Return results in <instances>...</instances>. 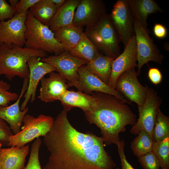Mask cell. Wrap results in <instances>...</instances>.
<instances>
[{
    "label": "cell",
    "instance_id": "26",
    "mask_svg": "<svg viewBox=\"0 0 169 169\" xmlns=\"http://www.w3.org/2000/svg\"><path fill=\"white\" fill-rule=\"evenodd\" d=\"M57 10L55 4L51 0H39L29 10L37 20L48 26Z\"/></svg>",
    "mask_w": 169,
    "mask_h": 169
},
{
    "label": "cell",
    "instance_id": "42",
    "mask_svg": "<svg viewBox=\"0 0 169 169\" xmlns=\"http://www.w3.org/2000/svg\"><path fill=\"white\" fill-rule=\"evenodd\" d=\"M2 144L0 141V150L2 149Z\"/></svg>",
    "mask_w": 169,
    "mask_h": 169
},
{
    "label": "cell",
    "instance_id": "3",
    "mask_svg": "<svg viewBox=\"0 0 169 169\" xmlns=\"http://www.w3.org/2000/svg\"><path fill=\"white\" fill-rule=\"evenodd\" d=\"M46 56V53L42 50L3 44L0 46V75H4L10 80L16 76L24 79L28 78V60L33 57Z\"/></svg>",
    "mask_w": 169,
    "mask_h": 169
},
{
    "label": "cell",
    "instance_id": "35",
    "mask_svg": "<svg viewBox=\"0 0 169 169\" xmlns=\"http://www.w3.org/2000/svg\"><path fill=\"white\" fill-rule=\"evenodd\" d=\"M125 146V142L123 140H121L117 145L121 162V169H135L126 159L124 151Z\"/></svg>",
    "mask_w": 169,
    "mask_h": 169
},
{
    "label": "cell",
    "instance_id": "41",
    "mask_svg": "<svg viewBox=\"0 0 169 169\" xmlns=\"http://www.w3.org/2000/svg\"><path fill=\"white\" fill-rule=\"evenodd\" d=\"M0 169H3V164L1 159L0 157Z\"/></svg>",
    "mask_w": 169,
    "mask_h": 169
},
{
    "label": "cell",
    "instance_id": "5",
    "mask_svg": "<svg viewBox=\"0 0 169 169\" xmlns=\"http://www.w3.org/2000/svg\"><path fill=\"white\" fill-rule=\"evenodd\" d=\"M84 32L104 55L115 59L120 54L121 40L110 14L106 13L96 25L86 27Z\"/></svg>",
    "mask_w": 169,
    "mask_h": 169
},
{
    "label": "cell",
    "instance_id": "27",
    "mask_svg": "<svg viewBox=\"0 0 169 169\" xmlns=\"http://www.w3.org/2000/svg\"><path fill=\"white\" fill-rule=\"evenodd\" d=\"M131 141L130 147L137 158L152 151L154 140L145 131H140Z\"/></svg>",
    "mask_w": 169,
    "mask_h": 169
},
{
    "label": "cell",
    "instance_id": "15",
    "mask_svg": "<svg viewBox=\"0 0 169 169\" xmlns=\"http://www.w3.org/2000/svg\"><path fill=\"white\" fill-rule=\"evenodd\" d=\"M40 60L53 66L58 73L68 80V83H74L78 80V69L88 63L71 55L66 51L59 55L41 58Z\"/></svg>",
    "mask_w": 169,
    "mask_h": 169
},
{
    "label": "cell",
    "instance_id": "33",
    "mask_svg": "<svg viewBox=\"0 0 169 169\" xmlns=\"http://www.w3.org/2000/svg\"><path fill=\"white\" fill-rule=\"evenodd\" d=\"M16 14L15 8L5 0H0V22L13 18Z\"/></svg>",
    "mask_w": 169,
    "mask_h": 169
},
{
    "label": "cell",
    "instance_id": "23",
    "mask_svg": "<svg viewBox=\"0 0 169 169\" xmlns=\"http://www.w3.org/2000/svg\"><path fill=\"white\" fill-rule=\"evenodd\" d=\"M53 32L56 39L62 44L66 51L75 46L83 33V27L73 24L62 27Z\"/></svg>",
    "mask_w": 169,
    "mask_h": 169
},
{
    "label": "cell",
    "instance_id": "36",
    "mask_svg": "<svg viewBox=\"0 0 169 169\" xmlns=\"http://www.w3.org/2000/svg\"><path fill=\"white\" fill-rule=\"evenodd\" d=\"M147 75L151 82L154 85L159 84L162 81V74L157 68H150L148 70Z\"/></svg>",
    "mask_w": 169,
    "mask_h": 169
},
{
    "label": "cell",
    "instance_id": "39",
    "mask_svg": "<svg viewBox=\"0 0 169 169\" xmlns=\"http://www.w3.org/2000/svg\"><path fill=\"white\" fill-rule=\"evenodd\" d=\"M55 5L57 9L61 6L65 2V0H51Z\"/></svg>",
    "mask_w": 169,
    "mask_h": 169
},
{
    "label": "cell",
    "instance_id": "11",
    "mask_svg": "<svg viewBox=\"0 0 169 169\" xmlns=\"http://www.w3.org/2000/svg\"><path fill=\"white\" fill-rule=\"evenodd\" d=\"M112 23L124 47L135 35L133 17L127 0H118L110 14Z\"/></svg>",
    "mask_w": 169,
    "mask_h": 169
},
{
    "label": "cell",
    "instance_id": "7",
    "mask_svg": "<svg viewBox=\"0 0 169 169\" xmlns=\"http://www.w3.org/2000/svg\"><path fill=\"white\" fill-rule=\"evenodd\" d=\"M133 26L135 37L137 55V71L138 75L141 73L142 66L150 61L161 64L164 57L156 45L153 42L149 33L139 22L133 18Z\"/></svg>",
    "mask_w": 169,
    "mask_h": 169
},
{
    "label": "cell",
    "instance_id": "18",
    "mask_svg": "<svg viewBox=\"0 0 169 169\" xmlns=\"http://www.w3.org/2000/svg\"><path fill=\"white\" fill-rule=\"evenodd\" d=\"M28 82V78L24 79L20 94L14 103L6 107L0 106V118L9 124L13 135L20 131L23 119L28 110L27 106L21 110L19 106L21 99L27 90Z\"/></svg>",
    "mask_w": 169,
    "mask_h": 169
},
{
    "label": "cell",
    "instance_id": "38",
    "mask_svg": "<svg viewBox=\"0 0 169 169\" xmlns=\"http://www.w3.org/2000/svg\"><path fill=\"white\" fill-rule=\"evenodd\" d=\"M153 32L154 35L160 39L165 38L167 34L166 27L164 25L158 23L155 24L153 28Z\"/></svg>",
    "mask_w": 169,
    "mask_h": 169
},
{
    "label": "cell",
    "instance_id": "34",
    "mask_svg": "<svg viewBox=\"0 0 169 169\" xmlns=\"http://www.w3.org/2000/svg\"><path fill=\"white\" fill-rule=\"evenodd\" d=\"M13 135L9 126L0 118V141L2 146H7L9 137Z\"/></svg>",
    "mask_w": 169,
    "mask_h": 169
},
{
    "label": "cell",
    "instance_id": "32",
    "mask_svg": "<svg viewBox=\"0 0 169 169\" xmlns=\"http://www.w3.org/2000/svg\"><path fill=\"white\" fill-rule=\"evenodd\" d=\"M143 169H159V162L152 151L138 158Z\"/></svg>",
    "mask_w": 169,
    "mask_h": 169
},
{
    "label": "cell",
    "instance_id": "20",
    "mask_svg": "<svg viewBox=\"0 0 169 169\" xmlns=\"http://www.w3.org/2000/svg\"><path fill=\"white\" fill-rule=\"evenodd\" d=\"M61 101L64 109L68 111L74 107L81 109L84 113L90 111L95 106L96 101L92 95L80 91L66 90L58 98Z\"/></svg>",
    "mask_w": 169,
    "mask_h": 169
},
{
    "label": "cell",
    "instance_id": "17",
    "mask_svg": "<svg viewBox=\"0 0 169 169\" xmlns=\"http://www.w3.org/2000/svg\"><path fill=\"white\" fill-rule=\"evenodd\" d=\"M40 81L41 87L38 98L45 102L57 100L58 97L69 87L66 83L67 80L54 71L49 73L47 78L43 77Z\"/></svg>",
    "mask_w": 169,
    "mask_h": 169
},
{
    "label": "cell",
    "instance_id": "43",
    "mask_svg": "<svg viewBox=\"0 0 169 169\" xmlns=\"http://www.w3.org/2000/svg\"><path fill=\"white\" fill-rule=\"evenodd\" d=\"M115 169H121L119 168H116Z\"/></svg>",
    "mask_w": 169,
    "mask_h": 169
},
{
    "label": "cell",
    "instance_id": "29",
    "mask_svg": "<svg viewBox=\"0 0 169 169\" xmlns=\"http://www.w3.org/2000/svg\"><path fill=\"white\" fill-rule=\"evenodd\" d=\"M152 151L157 158L161 169H169V137L160 142L154 141Z\"/></svg>",
    "mask_w": 169,
    "mask_h": 169
},
{
    "label": "cell",
    "instance_id": "8",
    "mask_svg": "<svg viewBox=\"0 0 169 169\" xmlns=\"http://www.w3.org/2000/svg\"><path fill=\"white\" fill-rule=\"evenodd\" d=\"M137 76L135 68L124 72L118 78L115 90L131 104L136 103L139 108L144 104L149 88L141 84Z\"/></svg>",
    "mask_w": 169,
    "mask_h": 169
},
{
    "label": "cell",
    "instance_id": "10",
    "mask_svg": "<svg viewBox=\"0 0 169 169\" xmlns=\"http://www.w3.org/2000/svg\"><path fill=\"white\" fill-rule=\"evenodd\" d=\"M16 14L12 18L0 22V46L24 47L25 43V21L28 10Z\"/></svg>",
    "mask_w": 169,
    "mask_h": 169
},
{
    "label": "cell",
    "instance_id": "6",
    "mask_svg": "<svg viewBox=\"0 0 169 169\" xmlns=\"http://www.w3.org/2000/svg\"><path fill=\"white\" fill-rule=\"evenodd\" d=\"M54 121L52 117L44 115L36 117L25 115L20 131L9 136L7 146L23 147L35 138L44 137L50 130Z\"/></svg>",
    "mask_w": 169,
    "mask_h": 169
},
{
    "label": "cell",
    "instance_id": "16",
    "mask_svg": "<svg viewBox=\"0 0 169 169\" xmlns=\"http://www.w3.org/2000/svg\"><path fill=\"white\" fill-rule=\"evenodd\" d=\"M137 55L135 35L125 47L123 52L111 63V72L108 85L115 90V84L119 77L124 72L137 67Z\"/></svg>",
    "mask_w": 169,
    "mask_h": 169
},
{
    "label": "cell",
    "instance_id": "13",
    "mask_svg": "<svg viewBox=\"0 0 169 169\" xmlns=\"http://www.w3.org/2000/svg\"><path fill=\"white\" fill-rule=\"evenodd\" d=\"M75 12L73 24L86 27L96 25L106 13V7L101 0H80Z\"/></svg>",
    "mask_w": 169,
    "mask_h": 169
},
{
    "label": "cell",
    "instance_id": "24",
    "mask_svg": "<svg viewBox=\"0 0 169 169\" xmlns=\"http://www.w3.org/2000/svg\"><path fill=\"white\" fill-rule=\"evenodd\" d=\"M114 59L100 53L92 61L84 66L89 72L97 76L108 84L111 72V63Z\"/></svg>",
    "mask_w": 169,
    "mask_h": 169
},
{
    "label": "cell",
    "instance_id": "28",
    "mask_svg": "<svg viewBox=\"0 0 169 169\" xmlns=\"http://www.w3.org/2000/svg\"><path fill=\"white\" fill-rule=\"evenodd\" d=\"M154 141L158 142L169 137V117L164 115L159 109L153 129Z\"/></svg>",
    "mask_w": 169,
    "mask_h": 169
},
{
    "label": "cell",
    "instance_id": "2",
    "mask_svg": "<svg viewBox=\"0 0 169 169\" xmlns=\"http://www.w3.org/2000/svg\"><path fill=\"white\" fill-rule=\"evenodd\" d=\"M92 94L96 104L84 113L86 119L100 129L104 145H117L121 141L119 134L125 131L126 125L136 124V116L126 103L113 95L99 92Z\"/></svg>",
    "mask_w": 169,
    "mask_h": 169
},
{
    "label": "cell",
    "instance_id": "9",
    "mask_svg": "<svg viewBox=\"0 0 169 169\" xmlns=\"http://www.w3.org/2000/svg\"><path fill=\"white\" fill-rule=\"evenodd\" d=\"M162 99L153 88H149L147 98L144 105L139 108V117L130 130L131 134L136 135L141 131L146 132L154 140L153 132L158 110Z\"/></svg>",
    "mask_w": 169,
    "mask_h": 169
},
{
    "label": "cell",
    "instance_id": "31",
    "mask_svg": "<svg viewBox=\"0 0 169 169\" xmlns=\"http://www.w3.org/2000/svg\"><path fill=\"white\" fill-rule=\"evenodd\" d=\"M10 87L9 84L0 79V106H8L11 101L16 100L18 98V94L8 91Z\"/></svg>",
    "mask_w": 169,
    "mask_h": 169
},
{
    "label": "cell",
    "instance_id": "1",
    "mask_svg": "<svg viewBox=\"0 0 169 169\" xmlns=\"http://www.w3.org/2000/svg\"><path fill=\"white\" fill-rule=\"evenodd\" d=\"M64 109L54 120L43 141L50 155L43 169H113L101 137L80 132L71 125Z\"/></svg>",
    "mask_w": 169,
    "mask_h": 169
},
{
    "label": "cell",
    "instance_id": "30",
    "mask_svg": "<svg viewBox=\"0 0 169 169\" xmlns=\"http://www.w3.org/2000/svg\"><path fill=\"white\" fill-rule=\"evenodd\" d=\"M42 140L38 138L32 145L30 155L27 165L23 169H42L39 160V153Z\"/></svg>",
    "mask_w": 169,
    "mask_h": 169
},
{
    "label": "cell",
    "instance_id": "12",
    "mask_svg": "<svg viewBox=\"0 0 169 169\" xmlns=\"http://www.w3.org/2000/svg\"><path fill=\"white\" fill-rule=\"evenodd\" d=\"M78 72L79 76L78 80L74 83H68L69 86H74L78 91L89 95L93 92H99L112 95L125 103L131 104L115 90L110 87L97 76L88 71L84 65L79 68Z\"/></svg>",
    "mask_w": 169,
    "mask_h": 169
},
{
    "label": "cell",
    "instance_id": "22",
    "mask_svg": "<svg viewBox=\"0 0 169 169\" xmlns=\"http://www.w3.org/2000/svg\"><path fill=\"white\" fill-rule=\"evenodd\" d=\"M80 0H66L58 8L51 20L48 26L52 31L62 27L73 24L75 10Z\"/></svg>",
    "mask_w": 169,
    "mask_h": 169
},
{
    "label": "cell",
    "instance_id": "4",
    "mask_svg": "<svg viewBox=\"0 0 169 169\" xmlns=\"http://www.w3.org/2000/svg\"><path fill=\"white\" fill-rule=\"evenodd\" d=\"M25 47L59 55L65 51L48 26L37 20L28 10L25 21Z\"/></svg>",
    "mask_w": 169,
    "mask_h": 169
},
{
    "label": "cell",
    "instance_id": "25",
    "mask_svg": "<svg viewBox=\"0 0 169 169\" xmlns=\"http://www.w3.org/2000/svg\"><path fill=\"white\" fill-rule=\"evenodd\" d=\"M67 52L71 55L88 62L94 60L100 53L84 32L75 46Z\"/></svg>",
    "mask_w": 169,
    "mask_h": 169
},
{
    "label": "cell",
    "instance_id": "37",
    "mask_svg": "<svg viewBox=\"0 0 169 169\" xmlns=\"http://www.w3.org/2000/svg\"><path fill=\"white\" fill-rule=\"evenodd\" d=\"M39 0H20L15 8L16 14H20L28 10ZM15 14V15H16Z\"/></svg>",
    "mask_w": 169,
    "mask_h": 169
},
{
    "label": "cell",
    "instance_id": "21",
    "mask_svg": "<svg viewBox=\"0 0 169 169\" xmlns=\"http://www.w3.org/2000/svg\"><path fill=\"white\" fill-rule=\"evenodd\" d=\"M29 151L28 145L21 147L11 146L2 148L0 150V157L3 169H23L26 157Z\"/></svg>",
    "mask_w": 169,
    "mask_h": 169
},
{
    "label": "cell",
    "instance_id": "19",
    "mask_svg": "<svg viewBox=\"0 0 169 169\" xmlns=\"http://www.w3.org/2000/svg\"><path fill=\"white\" fill-rule=\"evenodd\" d=\"M133 18L137 20L149 33L147 20L150 15L165 12L153 0H127Z\"/></svg>",
    "mask_w": 169,
    "mask_h": 169
},
{
    "label": "cell",
    "instance_id": "14",
    "mask_svg": "<svg viewBox=\"0 0 169 169\" xmlns=\"http://www.w3.org/2000/svg\"><path fill=\"white\" fill-rule=\"evenodd\" d=\"M41 58L37 56L31 57L27 61L29 74L27 90L24 94V99L22 102L20 110H23L30 101L33 102L35 99L38 85L41 79L47 74L57 71L56 69L51 64L40 60Z\"/></svg>",
    "mask_w": 169,
    "mask_h": 169
},
{
    "label": "cell",
    "instance_id": "40",
    "mask_svg": "<svg viewBox=\"0 0 169 169\" xmlns=\"http://www.w3.org/2000/svg\"><path fill=\"white\" fill-rule=\"evenodd\" d=\"M19 1L18 0H9L10 4L13 7L16 8Z\"/></svg>",
    "mask_w": 169,
    "mask_h": 169
}]
</instances>
